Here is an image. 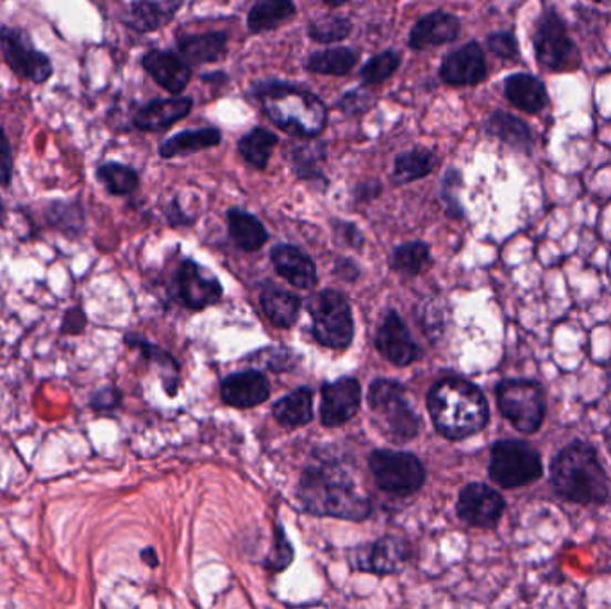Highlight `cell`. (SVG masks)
<instances>
[{"label":"cell","mask_w":611,"mask_h":609,"mask_svg":"<svg viewBox=\"0 0 611 609\" xmlns=\"http://www.w3.org/2000/svg\"><path fill=\"white\" fill-rule=\"evenodd\" d=\"M2 211H4V204H2V199H0V217H2Z\"/></svg>","instance_id":"obj_51"},{"label":"cell","mask_w":611,"mask_h":609,"mask_svg":"<svg viewBox=\"0 0 611 609\" xmlns=\"http://www.w3.org/2000/svg\"><path fill=\"white\" fill-rule=\"evenodd\" d=\"M46 221L65 235H77L83 229V211L74 203H54L46 209Z\"/></svg>","instance_id":"obj_38"},{"label":"cell","mask_w":611,"mask_h":609,"mask_svg":"<svg viewBox=\"0 0 611 609\" xmlns=\"http://www.w3.org/2000/svg\"><path fill=\"white\" fill-rule=\"evenodd\" d=\"M431 419L445 438L462 440L479 433L490 421L488 401L481 390L465 379H444L427 398Z\"/></svg>","instance_id":"obj_2"},{"label":"cell","mask_w":611,"mask_h":609,"mask_svg":"<svg viewBox=\"0 0 611 609\" xmlns=\"http://www.w3.org/2000/svg\"><path fill=\"white\" fill-rule=\"evenodd\" d=\"M299 495L306 509L317 515L363 520L371 513L369 498L340 466L308 468L302 476Z\"/></svg>","instance_id":"obj_3"},{"label":"cell","mask_w":611,"mask_h":609,"mask_svg":"<svg viewBox=\"0 0 611 609\" xmlns=\"http://www.w3.org/2000/svg\"><path fill=\"white\" fill-rule=\"evenodd\" d=\"M226 404L235 407H255L270 395L269 381L260 372H241L229 375L220 388Z\"/></svg>","instance_id":"obj_20"},{"label":"cell","mask_w":611,"mask_h":609,"mask_svg":"<svg viewBox=\"0 0 611 609\" xmlns=\"http://www.w3.org/2000/svg\"><path fill=\"white\" fill-rule=\"evenodd\" d=\"M459 31H462V22L458 17L445 11H435L418 20L413 25L410 33V47L418 51V49H427V47H441L445 43H453L458 40Z\"/></svg>","instance_id":"obj_17"},{"label":"cell","mask_w":611,"mask_h":609,"mask_svg":"<svg viewBox=\"0 0 611 609\" xmlns=\"http://www.w3.org/2000/svg\"><path fill=\"white\" fill-rule=\"evenodd\" d=\"M505 97L509 104L528 115H540L549 106V92L546 84L532 74L519 72L505 81Z\"/></svg>","instance_id":"obj_21"},{"label":"cell","mask_w":611,"mask_h":609,"mask_svg":"<svg viewBox=\"0 0 611 609\" xmlns=\"http://www.w3.org/2000/svg\"><path fill=\"white\" fill-rule=\"evenodd\" d=\"M177 290L183 304L190 310H204L222 297V287L217 277L206 272L194 261H185L179 268Z\"/></svg>","instance_id":"obj_15"},{"label":"cell","mask_w":611,"mask_h":609,"mask_svg":"<svg viewBox=\"0 0 611 609\" xmlns=\"http://www.w3.org/2000/svg\"><path fill=\"white\" fill-rule=\"evenodd\" d=\"M401 65V55L395 51H385L374 55L362 69V79L365 84H381L392 78Z\"/></svg>","instance_id":"obj_39"},{"label":"cell","mask_w":611,"mask_h":609,"mask_svg":"<svg viewBox=\"0 0 611 609\" xmlns=\"http://www.w3.org/2000/svg\"><path fill=\"white\" fill-rule=\"evenodd\" d=\"M229 235H231L232 241L246 252L260 250L267 241L263 224L255 215L241 211V209L229 211Z\"/></svg>","instance_id":"obj_28"},{"label":"cell","mask_w":611,"mask_h":609,"mask_svg":"<svg viewBox=\"0 0 611 609\" xmlns=\"http://www.w3.org/2000/svg\"><path fill=\"white\" fill-rule=\"evenodd\" d=\"M362 404V388L356 379L343 378L322 388L320 416L329 427L342 425L356 415Z\"/></svg>","instance_id":"obj_14"},{"label":"cell","mask_w":611,"mask_h":609,"mask_svg":"<svg viewBox=\"0 0 611 609\" xmlns=\"http://www.w3.org/2000/svg\"><path fill=\"white\" fill-rule=\"evenodd\" d=\"M356 63V52H352L348 47H334L311 54L306 61V70H310L311 74L348 75Z\"/></svg>","instance_id":"obj_31"},{"label":"cell","mask_w":611,"mask_h":609,"mask_svg":"<svg viewBox=\"0 0 611 609\" xmlns=\"http://www.w3.org/2000/svg\"><path fill=\"white\" fill-rule=\"evenodd\" d=\"M13 151L4 130L0 127V186H10L13 177Z\"/></svg>","instance_id":"obj_44"},{"label":"cell","mask_w":611,"mask_h":609,"mask_svg":"<svg viewBox=\"0 0 611 609\" xmlns=\"http://www.w3.org/2000/svg\"><path fill=\"white\" fill-rule=\"evenodd\" d=\"M0 49L6 63L14 74L25 78L34 84H43L52 78V66L49 55L38 51L33 38L28 31L19 28H0Z\"/></svg>","instance_id":"obj_10"},{"label":"cell","mask_w":611,"mask_h":609,"mask_svg":"<svg viewBox=\"0 0 611 609\" xmlns=\"http://www.w3.org/2000/svg\"><path fill=\"white\" fill-rule=\"evenodd\" d=\"M456 509L458 517L470 526L494 527L505 513L506 500L491 486L473 483L462 489Z\"/></svg>","instance_id":"obj_12"},{"label":"cell","mask_w":611,"mask_h":609,"mask_svg":"<svg viewBox=\"0 0 611 609\" xmlns=\"http://www.w3.org/2000/svg\"><path fill=\"white\" fill-rule=\"evenodd\" d=\"M292 547L288 544L283 529L278 527V531H276V547H273L272 554H270L269 559H267V565H269L272 570H283V568H287L288 564L292 561Z\"/></svg>","instance_id":"obj_43"},{"label":"cell","mask_w":611,"mask_h":609,"mask_svg":"<svg viewBox=\"0 0 611 609\" xmlns=\"http://www.w3.org/2000/svg\"><path fill=\"white\" fill-rule=\"evenodd\" d=\"M488 474L503 488L532 485L543 476L542 456L522 440H500L491 447Z\"/></svg>","instance_id":"obj_8"},{"label":"cell","mask_w":611,"mask_h":609,"mask_svg":"<svg viewBox=\"0 0 611 609\" xmlns=\"http://www.w3.org/2000/svg\"><path fill=\"white\" fill-rule=\"evenodd\" d=\"M487 75V58L477 42H468L445 55L441 66L442 81L449 86H477Z\"/></svg>","instance_id":"obj_13"},{"label":"cell","mask_w":611,"mask_h":609,"mask_svg":"<svg viewBox=\"0 0 611 609\" xmlns=\"http://www.w3.org/2000/svg\"><path fill=\"white\" fill-rule=\"evenodd\" d=\"M308 308L319 343L329 349H345L351 343L354 332L351 308L339 291H320L311 297Z\"/></svg>","instance_id":"obj_9"},{"label":"cell","mask_w":611,"mask_h":609,"mask_svg":"<svg viewBox=\"0 0 611 609\" xmlns=\"http://www.w3.org/2000/svg\"><path fill=\"white\" fill-rule=\"evenodd\" d=\"M278 142V136L272 131L256 127L255 131H250L240 140L238 151L249 165L255 166L258 171H265L269 165L270 154H272Z\"/></svg>","instance_id":"obj_34"},{"label":"cell","mask_w":611,"mask_h":609,"mask_svg":"<svg viewBox=\"0 0 611 609\" xmlns=\"http://www.w3.org/2000/svg\"><path fill=\"white\" fill-rule=\"evenodd\" d=\"M369 406L380 430L390 440L403 443L417 436L421 421L407 404L403 384L386 379L375 381L369 390Z\"/></svg>","instance_id":"obj_7"},{"label":"cell","mask_w":611,"mask_h":609,"mask_svg":"<svg viewBox=\"0 0 611 609\" xmlns=\"http://www.w3.org/2000/svg\"><path fill=\"white\" fill-rule=\"evenodd\" d=\"M222 142V134L214 127H204V130L185 131L167 140L159 147V156L165 159L179 156V154L199 153L204 148L217 147Z\"/></svg>","instance_id":"obj_26"},{"label":"cell","mask_w":611,"mask_h":609,"mask_svg":"<svg viewBox=\"0 0 611 609\" xmlns=\"http://www.w3.org/2000/svg\"><path fill=\"white\" fill-rule=\"evenodd\" d=\"M497 406L509 424L522 434H535L546 421V392L532 379H505L496 388Z\"/></svg>","instance_id":"obj_6"},{"label":"cell","mask_w":611,"mask_h":609,"mask_svg":"<svg viewBox=\"0 0 611 609\" xmlns=\"http://www.w3.org/2000/svg\"><path fill=\"white\" fill-rule=\"evenodd\" d=\"M551 485L563 500L581 506L610 503V479L598 451L583 440H574L556 454L551 463Z\"/></svg>","instance_id":"obj_1"},{"label":"cell","mask_w":611,"mask_h":609,"mask_svg":"<svg viewBox=\"0 0 611 609\" xmlns=\"http://www.w3.org/2000/svg\"><path fill=\"white\" fill-rule=\"evenodd\" d=\"M435 165V154L426 148H413L407 153L398 154L392 176L397 185H406L421 177L429 176Z\"/></svg>","instance_id":"obj_32"},{"label":"cell","mask_w":611,"mask_h":609,"mask_svg":"<svg viewBox=\"0 0 611 609\" xmlns=\"http://www.w3.org/2000/svg\"><path fill=\"white\" fill-rule=\"evenodd\" d=\"M487 47L491 54L497 55L500 60L515 61V63L520 61L519 40L511 29L488 34Z\"/></svg>","instance_id":"obj_40"},{"label":"cell","mask_w":611,"mask_h":609,"mask_svg":"<svg viewBox=\"0 0 611 609\" xmlns=\"http://www.w3.org/2000/svg\"><path fill=\"white\" fill-rule=\"evenodd\" d=\"M371 471L381 489L394 495H412L424 485V466L417 457L394 451H375Z\"/></svg>","instance_id":"obj_11"},{"label":"cell","mask_w":611,"mask_h":609,"mask_svg":"<svg viewBox=\"0 0 611 609\" xmlns=\"http://www.w3.org/2000/svg\"><path fill=\"white\" fill-rule=\"evenodd\" d=\"M324 2L325 4L334 6V8H336V6L345 4V2H349V0H324Z\"/></svg>","instance_id":"obj_49"},{"label":"cell","mask_w":611,"mask_h":609,"mask_svg":"<svg viewBox=\"0 0 611 609\" xmlns=\"http://www.w3.org/2000/svg\"><path fill=\"white\" fill-rule=\"evenodd\" d=\"M261 306L270 322L278 328H290L301 313V300L290 291L267 287L261 293Z\"/></svg>","instance_id":"obj_25"},{"label":"cell","mask_w":611,"mask_h":609,"mask_svg":"<svg viewBox=\"0 0 611 609\" xmlns=\"http://www.w3.org/2000/svg\"><path fill=\"white\" fill-rule=\"evenodd\" d=\"M604 442H607V447L611 456V422L608 424L607 430H604Z\"/></svg>","instance_id":"obj_48"},{"label":"cell","mask_w":611,"mask_h":609,"mask_svg":"<svg viewBox=\"0 0 611 609\" xmlns=\"http://www.w3.org/2000/svg\"><path fill=\"white\" fill-rule=\"evenodd\" d=\"M351 20L339 17V14H328L324 19L315 20V22H311L310 29H308L311 40L325 43V45L342 42L351 34Z\"/></svg>","instance_id":"obj_36"},{"label":"cell","mask_w":611,"mask_h":609,"mask_svg":"<svg viewBox=\"0 0 611 609\" xmlns=\"http://www.w3.org/2000/svg\"><path fill=\"white\" fill-rule=\"evenodd\" d=\"M86 328V314L81 308L66 311L61 323V334H81Z\"/></svg>","instance_id":"obj_46"},{"label":"cell","mask_w":611,"mask_h":609,"mask_svg":"<svg viewBox=\"0 0 611 609\" xmlns=\"http://www.w3.org/2000/svg\"><path fill=\"white\" fill-rule=\"evenodd\" d=\"M273 415L288 427H299L313 419V393L308 388H299L273 406Z\"/></svg>","instance_id":"obj_30"},{"label":"cell","mask_w":611,"mask_h":609,"mask_svg":"<svg viewBox=\"0 0 611 609\" xmlns=\"http://www.w3.org/2000/svg\"><path fill=\"white\" fill-rule=\"evenodd\" d=\"M320 157H324V148L319 145H308V147L297 148L293 153V166L301 177L319 176L317 163Z\"/></svg>","instance_id":"obj_41"},{"label":"cell","mask_w":611,"mask_h":609,"mask_svg":"<svg viewBox=\"0 0 611 609\" xmlns=\"http://www.w3.org/2000/svg\"><path fill=\"white\" fill-rule=\"evenodd\" d=\"M272 264L279 276L292 282L293 287L306 290L317 282L315 264L292 245L276 247L272 250Z\"/></svg>","instance_id":"obj_24"},{"label":"cell","mask_w":611,"mask_h":609,"mask_svg":"<svg viewBox=\"0 0 611 609\" xmlns=\"http://www.w3.org/2000/svg\"><path fill=\"white\" fill-rule=\"evenodd\" d=\"M406 559V544L397 540V538H392V536H386L372 547L371 556H369V568L372 572L394 574L404 567Z\"/></svg>","instance_id":"obj_33"},{"label":"cell","mask_w":611,"mask_h":609,"mask_svg":"<svg viewBox=\"0 0 611 609\" xmlns=\"http://www.w3.org/2000/svg\"><path fill=\"white\" fill-rule=\"evenodd\" d=\"M427 261H429V247L422 241L401 245L392 256V267L397 272L407 273V276L421 272Z\"/></svg>","instance_id":"obj_37"},{"label":"cell","mask_w":611,"mask_h":609,"mask_svg":"<svg viewBox=\"0 0 611 609\" xmlns=\"http://www.w3.org/2000/svg\"><path fill=\"white\" fill-rule=\"evenodd\" d=\"M182 4L183 0H133L122 20L138 33H153L165 28Z\"/></svg>","instance_id":"obj_19"},{"label":"cell","mask_w":611,"mask_h":609,"mask_svg":"<svg viewBox=\"0 0 611 609\" xmlns=\"http://www.w3.org/2000/svg\"><path fill=\"white\" fill-rule=\"evenodd\" d=\"M485 131L517 153L531 154L535 136L528 122H524L520 116L511 115L508 111H494L488 116Z\"/></svg>","instance_id":"obj_23"},{"label":"cell","mask_w":611,"mask_h":609,"mask_svg":"<svg viewBox=\"0 0 611 609\" xmlns=\"http://www.w3.org/2000/svg\"><path fill=\"white\" fill-rule=\"evenodd\" d=\"M179 51L186 60L191 61L195 65L215 63L226 54L227 34L215 31V33L183 38L179 40Z\"/></svg>","instance_id":"obj_27"},{"label":"cell","mask_w":611,"mask_h":609,"mask_svg":"<svg viewBox=\"0 0 611 609\" xmlns=\"http://www.w3.org/2000/svg\"><path fill=\"white\" fill-rule=\"evenodd\" d=\"M142 559L148 567H158V556L154 553V549H144L142 550Z\"/></svg>","instance_id":"obj_47"},{"label":"cell","mask_w":611,"mask_h":609,"mask_svg":"<svg viewBox=\"0 0 611 609\" xmlns=\"http://www.w3.org/2000/svg\"><path fill=\"white\" fill-rule=\"evenodd\" d=\"M375 345L380 349L381 354L385 355L386 360L392 361L394 365L406 367L417 360V343L413 342L406 323L394 311L386 314V319L381 323Z\"/></svg>","instance_id":"obj_16"},{"label":"cell","mask_w":611,"mask_h":609,"mask_svg":"<svg viewBox=\"0 0 611 609\" xmlns=\"http://www.w3.org/2000/svg\"><path fill=\"white\" fill-rule=\"evenodd\" d=\"M191 99H156L139 107L135 115V125L139 131L156 133L167 130L176 122L183 121L191 111Z\"/></svg>","instance_id":"obj_22"},{"label":"cell","mask_w":611,"mask_h":609,"mask_svg":"<svg viewBox=\"0 0 611 609\" xmlns=\"http://www.w3.org/2000/svg\"><path fill=\"white\" fill-rule=\"evenodd\" d=\"M255 93L270 121L287 133L310 138L324 130L325 106L310 90L287 83H263L256 86Z\"/></svg>","instance_id":"obj_4"},{"label":"cell","mask_w":611,"mask_h":609,"mask_svg":"<svg viewBox=\"0 0 611 609\" xmlns=\"http://www.w3.org/2000/svg\"><path fill=\"white\" fill-rule=\"evenodd\" d=\"M532 51L540 69L551 74H570L583 66V55L555 6H543L532 28Z\"/></svg>","instance_id":"obj_5"},{"label":"cell","mask_w":611,"mask_h":609,"mask_svg":"<svg viewBox=\"0 0 611 609\" xmlns=\"http://www.w3.org/2000/svg\"><path fill=\"white\" fill-rule=\"evenodd\" d=\"M97 177L113 195L133 194L139 185L138 174L131 166L121 165V163L102 165L97 171Z\"/></svg>","instance_id":"obj_35"},{"label":"cell","mask_w":611,"mask_h":609,"mask_svg":"<svg viewBox=\"0 0 611 609\" xmlns=\"http://www.w3.org/2000/svg\"><path fill=\"white\" fill-rule=\"evenodd\" d=\"M297 8L293 0H260L258 4L249 11V25L252 33H263L279 28L281 23L292 19Z\"/></svg>","instance_id":"obj_29"},{"label":"cell","mask_w":611,"mask_h":609,"mask_svg":"<svg viewBox=\"0 0 611 609\" xmlns=\"http://www.w3.org/2000/svg\"><path fill=\"white\" fill-rule=\"evenodd\" d=\"M459 186H462V174L456 168H451L444 177V200L447 203V213L454 218L464 217V208L459 206L456 197Z\"/></svg>","instance_id":"obj_42"},{"label":"cell","mask_w":611,"mask_h":609,"mask_svg":"<svg viewBox=\"0 0 611 609\" xmlns=\"http://www.w3.org/2000/svg\"><path fill=\"white\" fill-rule=\"evenodd\" d=\"M593 2H598V4H611V0H593Z\"/></svg>","instance_id":"obj_50"},{"label":"cell","mask_w":611,"mask_h":609,"mask_svg":"<svg viewBox=\"0 0 611 609\" xmlns=\"http://www.w3.org/2000/svg\"><path fill=\"white\" fill-rule=\"evenodd\" d=\"M142 65L147 74L167 92L182 93L188 86L191 79L190 66L179 55L167 51H151L144 55Z\"/></svg>","instance_id":"obj_18"},{"label":"cell","mask_w":611,"mask_h":609,"mask_svg":"<svg viewBox=\"0 0 611 609\" xmlns=\"http://www.w3.org/2000/svg\"><path fill=\"white\" fill-rule=\"evenodd\" d=\"M121 401L122 393L116 388L106 386L93 395L92 401H90V407L95 411L115 410L121 404Z\"/></svg>","instance_id":"obj_45"}]
</instances>
